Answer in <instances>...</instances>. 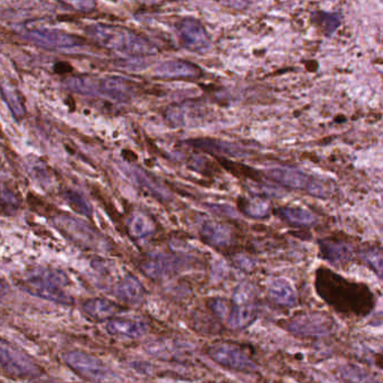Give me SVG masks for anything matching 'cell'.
<instances>
[{
  "label": "cell",
  "instance_id": "cell-1",
  "mask_svg": "<svg viewBox=\"0 0 383 383\" xmlns=\"http://www.w3.org/2000/svg\"><path fill=\"white\" fill-rule=\"evenodd\" d=\"M90 33L102 47L123 54L140 56L154 55L157 52L156 47L147 38L127 28L95 25L91 28Z\"/></svg>",
  "mask_w": 383,
  "mask_h": 383
},
{
  "label": "cell",
  "instance_id": "cell-2",
  "mask_svg": "<svg viewBox=\"0 0 383 383\" xmlns=\"http://www.w3.org/2000/svg\"><path fill=\"white\" fill-rule=\"evenodd\" d=\"M63 360L74 372L91 382L121 383L118 375L91 354L81 351H70L63 355Z\"/></svg>",
  "mask_w": 383,
  "mask_h": 383
},
{
  "label": "cell",
  "instance_id": "cell-3",
  "mask_svg": "<svg viewBox=\"0 0 383 383\" xmlns=\"http://www.w3.org/2000/svg\"><path fill=\"white\" fill-rule=\"evenodd\" d=\"M0 367L15 378H35L41 369L28 354L0 337Z\"/></svg>",
  "mask_w": 383,
  "mask_h": 383
},
{
  "label": "cell",
  "instance_id": "cell-4",
  "mask_svg": "<svg viewBox=\"0 0 383 383\" xmlns=\"http://www.w3.org/2000/svg\"><path fill=\"white\" fill-rule=\"evenodd\" d=\"M266 176L285 188L306 190L308 193L318 197H325L329 193V190L322 181L298 169L276 167L267 171Z\"/></svg>",
  "mask_w": 383,
  "mask_h": 383
},
{
  "label": "cell",
  "instance_id": "cell-5",
  "mask_svg": "<svg viewBox=\"0 0 383 383\" xmlns=\"http://www.w3.org/2000/svg\"><path fill=\"white\" fill-rule=\"evenodd\" d=\"M54 223L56 228L76 245L95 250L101 249L102 238L85 221L72 218L68 215H61L55 219Z\"/></svg>",
  "mask_w": 383,
  "mask_h": 383
},
{
  "label": "cell",
  "instance_id": "cell-6",
  "mask_svg": "<svg viewBox=\"0 0 383 383\" xmlns=\"http://www.w3.org/2000/svg\"><path fill=\"white\" fill-rule=\"evenodd\" d=\"M257 316L258 308L253 299V291L249 287L243 286L234 293L226 324L230 329H243L250 327Z\"/></svg>",
  "mask_w": 383,
  "mask_h": 383
},
{
  "label": "cell",
  "instance_id": "cell-7",
  "mask_svg": "<svg viewBox=\"0 0 383 383\" xmlns=\"http://www.w3.org/2000/svg\"><path fill=\"white\" fill-rule=\"evenodd\" d=\"M209 358L218 365L240 372H253L255 365L239 346L232 343H215L207 350Z\"/></svg>",
  "mask_w": 383,
  "mask_h": 383
},
{
  "label": "cell",
  "instance_id": "cell-8",
  "mask_svg": "<svg viewBox=\"0 0 383 383\" xmlns=\"http://www.w3.org/2000/svg\"><path fill=\"white\" fill-rule=\"evenodd\" d=\"M183 47L196 53L207 52L211 42L207 30L197 19L184 18L176 26Z\"/></svg>",
  "mask_w": 383,
  "mask_h": 383
},
{
  "label": "cell",
  "instance_id": "cell-9",
  "mask_svg": "<svg viewBox=\"0 0 383 383\" xmlns=\"http://www.w3.org/2000/svg\"><path fill=\"white\" fill-rule=\"evenodd\" d=\"M289 331L293 334L305 336H320L327 334L331 323L327 318L318 314L298 316L289 323Z\"/></svg>",
  "mask_w": 383,
  "mask_h": 383
},
{
  "label": "cell",
  "instance_id": "cell-10",
  "mask_svg": "<svg viewBox=\"0 0 383 383\" xmlns=\"http://www.w3.org/2000/svg\"><path fill=\"white\" fill-rule=\"evenodd\" d=\"M131 92L133 91L129 83L120 78H106L93 80L92 82V95H104L118 102L129 100Z\"/></svg>",
  "mask_w": 383,
  "mask_h": 383
},
{
  "label": "cell",
  "instance_id": "cell-11",
  "mask_svg": "<svg viewBox=\"0 0 383 383\" xmlns=\"http://www.w3.org/2000/svg\"><path fill=\"white\" fill-rule=\"evenodd\" d=\"M25 291L33 296L45 299V300L55 303V304L66 305V306L73 304L72 297L63 291V288L56 287V286L39 283L36 280L26 279Z\"/></svg>",
  "mask_w": 383,
  "mask_h": 383
},
{
  "label": "cell",
  "instance_id": "cell-12",
  "mask_svg": "<svg viewBox=\"0 0 383 383\" xmlns=\"http://www.w3.org/2000/svg\"><path fill=\"white\" fill-rule=\"evenodd\" d=\"M202 70L186 61H167L155 68V74L162 79H193L201 75Z\"/></svg>",
  "mask_w": 383,
  "mask_h": 383
},
{
  "label": "cell",
  "instance_id": "cell-13",
  "mask_svg": "<svg viewBox=\"0 0 383 383\" xmlns=\"http://www.w3.org/2000/svg\"><path fill=\"white\" fill-rule=\"evenodd\" d=\"M181 261L167 255H156L142 264L144 274L152 279H163L173 274L180 266Z\"/></svg>",
  "mask_w": 383,
  "mask_h": 383
},
{
  "label": "cell",
  "instance_id": "cell-14",
  "mask_svg": "<svg viewBox=\"0 0 383 383\" xmlns=\"http://www.w3.org/2000/svg\"><path fill=\"white\" fill-rule=\"evenodd\" d=\"M106 329L112 336L127 340H136L147 333V327L142 322L126 318H112L107 324Z\"/></svg>",
  "mask_w": 383,
  "mask_h": 383
},
{
  "label": "cell",
  "instance_id": "cell-15",
  "mask_svg": "<svg viewBox=\"0 0 383 383\" xmlns=\"http://www.w3.org/2000/svg\"><path fill=\"white\" fill-rule=\"evenodd\" d=\"M114 296L126 304H139L145 297L144 286L135 276L127 274L114 287Z\"/></svg>",
  "mask_w": 383,
  "mask_h": 383
},
{
  "label": "cell",
  "instance_id": "cell-16",
  "mask_svg": "<svg viewBox=\"0 0 383 383\" xmlns=\"http://www.w3.org/2000/svg\"><path fill=\"white\" fill-rule=\"evenodd\" d=\"M82 310L92 321L104 322L110 321L112 317L117 315L120 308L108 299L92 298L87 299V302H85Z\"/></svg>",
  "mask_w": 383,
  "mask_h": 383
},
{
  "label": "cell",
  "instance_id": "cell-17",
  "mask_svg": "<svg viewBox=\"0 0 383 383\" xmlns=\"http://www.w3.org/2000/svg\"><path fill=\"white\" fill-rule=\"evenodd\" d=\"M200 231L202 238L214 247H228L231 245L233 240L230 228L215 221H205L202 224Z\"/></svg>",
  "mask_w": 383,
  "mask_h": 383
},
{
  "label": "cell",
  "instance_id": "cell-18",
  "mask_svg": "<svg viewBox=\"0 0 383 383\" xmlns=\"http://www.w3.org/2000/svg\"><path fill=\"white\" fill-rule=\"evenodd\" d=\"M269 297L272 302L286 308H291L297 302L296 291L288 280L283 278L274 279L270 284Z\"/></svg>",
  "mask_w": 383,
  "mask_h": 383
},
{
  "label": "cell",
  "instance_id": "cell-19",
  "mask_svg": "<svg viewBox=\"0 0 383 383\" xmlns=\"http://www.w3.org/2000/svg\"><path fill=\"white\" fill-rule=\"evenodd\" d=\"M28 279L36 280L39 283L47 285L56 286L60 288H64L68 284V277L61 270L52 269V268H37L28 274Z\"/></svg>",
  "mask_w": 383,
  "mask_h": 383
},
{
  "label": "cell",
  "instance_id": "cell-20",
  "mask_svg": "<svg viewBox=\"0 0 383 383\" xmlns=\"http://www.w3.org/2000/svg\"><path fill=\"white\" fill-rule=\"evenodd\" d=\"M279 215L284 220L293 226H310L315 222V217L308 209L302 207H287L279 209Z\"/></svg>",
  "mask_w": 383,
  "mask_h": 383
},
{
  "label": "cell",
  "instance_id": "cell-21",
  "mask_svg": "<svg viewBox=\"0 0 383 383\" xmlns=\"http://www.w3.org/2000/svg\"><path fill=\"white\" fill-rule=\"evenodd\" d=\"M64 199L76 213L87 217V218L92 217V207L82 194L74 192V190H68L64 195Z\"/></svg>",
  "mask_w": 383,
  "mask_h": 383
},
{
  "label": "cell",
  "instance_id": "cell-22",
  "mask_svg": "<svg viewBox=\"0 0 383 383\" xmlns=\"http://www.w3.org/2000/svg\"><path fill=\"white\" fill-rule=\"evenodd\" d=\"M128 228H129V232L133 234V237L136 238H145L147 236L152 233L154 228L150 221L144 217L142 214H133L129 222H128Z\"/></svg>",
  "mask_w": 383,
  "mask_h": 383
},
{
  "label": "cell",
  "instance_id": "cell-23",
  "mask_svg": "<svg viewBox=\"0 0 383 383\" xmlns=\"http://www.w3.org/2000/svg\"><path fill=\"white\" fill-rule=\"evenodd\" d=\"M242 209L251 218H264L269 212L268 204L260 199L245 200Z\"/></svg>",
  "mask_w": 383,
  "mask_h": 383
},
{
  "label": "cell",
  "instance_id": "cell-24",
  "mask_svg": "<svg viewBox=\"0 0 383 383\" xmlns=\"http://www.w3.org/2000/svg\"><path fill=\"white\" fill-rule=\"evenodd\" d=\"M131 174L133 175L135 181L137 183L142 185L147 190H152V193L164 194V188H161V186H156L152 180H150V177L147 176L145 171H140V169H135V171H131Z\"/></svg>",
  "mask_w": 383,
  "mask_h": 383
},
{
  "label": "cell",
  "instance_id": "cell-25",
  "mask_svg": "<svg viewBox=\"0 0 383 383\" xmlns=\"http://www.w3.org/2000/svg\"><path fill=\"white\" fill-rule=\"evenodd\" d=\"M209 308H211V310L214 312L215 315L218 316L219 318H221L223 321H226L229 312L231 310V304H229L226 299L217 298L211 300Z\"/></svg>",
  "mask_w": 383,
  "mask_h": 383
},
{
  "label": "cell",
  "instance_id": "cell-26",
  "mask_svg": "<svg viewBox=\"0 0 383 383\" xmlns=\"http://www.w3.org/2000/svg\"><path fill=\"white\" fill-rule=\"evenodd\" d=\"M365 258L367 264L372 267L375 272L383 279V253L378 250L367 251Z\"/></svg>",
  "mask_w": 383,
  "mask_h": 383
},
{
  "label": "cell",
  "instance_id": "cell-27",
  "mask_svg": "<svg viewBox=\"0 0 383 383\" xmlns=\"http://www.w3.org/2000/svg\"><path fill=\"white\" fill-rule=\"evenodd\" d=\"M5 95L7 104H8L9 108H11V112L14 114L15 117H24V107L20 104V101H19V99L17 98L16 95H13L11 92H6Z\"/></svg>",
  "mask_w": 383,
  "mask_h": 383
},
{
  "label": "cell",
  "instance_id": "cell-28",
  "mask_svg": "<svg viewBox=\"0 0 383 383\" xmlns=\"http://www.w3.org/2000/svg\"><path fill=\"white\" fill-rule=\"evenodd\" d=\"M9 291L8 284L6 283L3 278H0V298L5 297Z\"/></svg>",
  "mask_w": 383,
  "mask_h": 383
}]
</instances>
